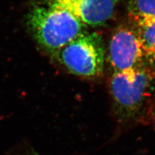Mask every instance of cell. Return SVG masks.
<instances>
[{
  "mask_svg": "<svg viewBox=\"0 0 155 155\" xmlns=\"http://www.w3.org/2000/svg\"><path fill=\"white\" fill-rule=\"evenodd\" d=\"M131 26L139 39L145 64L155 69V19L130 16Z\"/></svg>",
  "mask_w": 155,
  "mask_h": 155,
  "instance_id": "6",
  "label": "cell"
},
{
  "mask_svg": "<svg viewBox=\"0 0 155 155\" xmlns=\"http://www.w3.org/2000/svg\"><path fill=\"white\" fill-rule=\"evenodd\" d=\"M154 122H155V117H154Z\"/></svg>",
  "mask_w": 155,
  "mask_h": 155,
  "instance_id": "8",
  "label": "cell"
},
{
  "mask_svg": "<svg viewBox=\"0 0 155 155\" xmlns=\"http://www.w3.org/2000/svg\"><path fill=\"white\" fill-rule=\"evenodd\" d=\"M119 0H43L67 10L86 27L104 25L111 18Z\"/></svg>",
  "mask_w": 155,
  "mask_h": 155,
  "instance_id": "5",
  "label": "cell"
},
{
  "mask_svg": "<svg viewBox=\"0 0 155 155\" xmlns=\"http://www.w3.org/2000/svg\"><path fill=\"white\" fill-rule=\"evenodd\" d=\"M28 25L39 45L52 53H58L88 28L69 12L45 2L30 9Z\"/></svg>",
  "mask_w": 155,
  "mask_h": 155,
  "instance_id": "2",
  "label": "cell"
},
{
  "mask_svg": "<svg viewBox=\"0 0 155 155\" xmlns=\"http://www.w3.org/2000/svg\"><path fill=\"white\" fill-rule=\"evenodd\" d=\"M108 88L116 121L121 124L141 121L155 100V69L144 65L114 72Z\"/></svg>",
  "mask_w": 155,
  "mask_h": 155,
  "instance_id": "1",
  "label": "cell"
},
{
  "mask_svg": "<svg viewBox=\"0 0 155 155\" xmlns=\"http://www.w3.org/2000/svg\"><path fill=\"white\" fill-rule=\"evenodd\" d=\"M107 53L114 72L146 65L139 39L131 25H121L114 30L108 42Z\"/></svg>",
  "mask_w": 155,
  "mask_h": 155,
  "instance_id": "4",
  "label": "cell"
},
{
  "mask_svg": "<svg viewBox=\"0 0 155 155\" xmlns=\"http://www.w3.org/2000/svg\"><path fill=\"white\" fill-rule=\"evenodd\" d=\"M56 53L62 65L73 75L90 79L102 75L106 50L98 32L84 31Z\"/></svg>",
  "mask_w": 155,
  "mask_h": 155,
  "instance_id": "3",
  "label": "cell"
},
{
  "mask_svg": "<svg viewBox=\"0 0 155 155\" xmlns=\"http://www.w3.org/2000/svg\"><path fill=\"white\" fill-rule=\"evenodd\" d=\"M128 11L130 16L155 19V0H129Z\"/></svg>",
  "mask_w": 155,
  "mask_h": 155,
  "instance_id": "7",
  "label": "cell"
}]
</instances>
